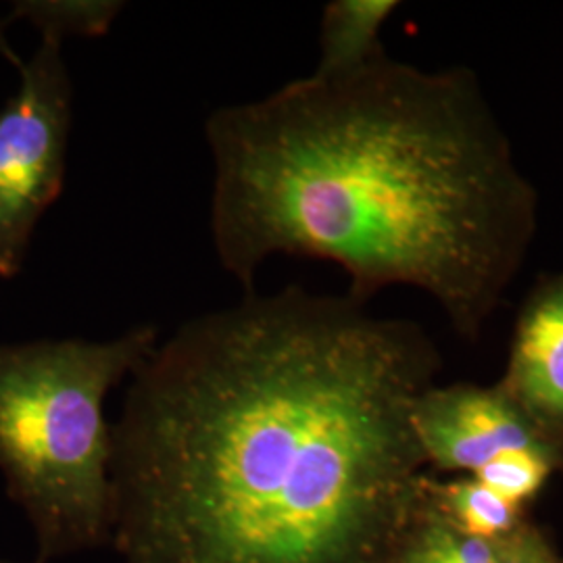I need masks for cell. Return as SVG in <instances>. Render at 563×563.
<instances>
[{
	"label": "cell",
	"instance_id": "cell-1",
	"mask_svg": "<svg viewBox=\"0 0 563 563\" xmlns=\"http://www.w3.org/2000/svg\"><path fill=\"white\" fill-rule=\"evenodd\" d=\"M430 344L288 286L184 323L113 428L120 563H393L426 462Z\"/></svg>",
	"mask_w": 563,
	"mask_h": 563
},
{
	"label": "cell",
	"instance_id": "cell-2",
	"mask_svg": "<svg viewBox=\"0 0 563 563\" xmlns=\"http://www.w3.org/2000/svg\"><path fill=\"white\" fill-rule=\"evenodd\" d=\"M211 234L253 292L272 255L341 265L362 301L405 284L476 330L516 278L537 197L476 78L386 57L207 121Z\"/></svg>",
	"mask_w": 563,
	"mask_h": 563
},
{
	"label": "cell",
	"instance_id": "cell-3",
	"mask_svg": "<svg viewBox=\"0 0 563 563\" xmlns=\"http://www.w3.org/2000/svg\"><path fill=\"white\" fill-rule=\"evenodd\" d=\"M157 344L155 325L113 341L0 344V472L34 528L41 562L111 539L104 399Z\"/></svg>",
	"mask_w": 563,
	"mask_h": 563
},
{
	"label": "cell",
	"instance_id": "cell-4",
	"mask_svg": "<svg viewBox=\"0 0 563 563\" xmlns=\"http://www.w3.org/2000/svg\"><path fill=\"white\" fill-rule=\"evenodd\" d=\"M60 44L42 36L23 60L0 27V55L20 71L15 97L0 109V278L20 272L36 225L63 188L71 80Z\"/></svg>",
	"mask_w": 563,
	"mask_h": 563
},
{
	"label": "cell",
	"instance_id": "cell-5",
	"mask_svg": "<svg viewBox=\"0 0 563 563\" xmlns=\"http://www.w3.org/2000/svg\"><path fill=\"white\" fill-rule=\"evenodd\" d=\"M426 460L446 470L478 472L509 453H544L514 402L478 388L426 390L413 411Z\"/></svg>",
	"mask_w": 563,
	"mask_h": 563
},
{
	"label": "cell",
	"instance_id": "cell-6",
	"mask_svg": "<svg viewBox=\"0 0 563 563\" xmlns=\"http://www.w3.org/2000/svg\"><path fill=\"white\" fill-rule=\"evenodd\" d=\"M509 380L528 409L563 420V278L551 282L526 307Z\"/></svg>",
	"mask_w": 563,
	"mask_h": 563
},
{
	"label": "cell",
	"instance_id": "cell-7",
	"mask_svg": "<svg viewBox=\"0 0 563 563\" xmlns=\"http://www.w3.org/2000/svg\"><path fill=\"white\" fill-rule=\"evenodd\" d=\"M395 0H334L323 9L322 57L316 76H341L384 53L380 30L397 11Z\"/></svg>",
	"mask_w": 563,
	"mask_h": 563
},
{
	"label": "cell",
	"instance_id": "cell-8",
	"mask_svg": "<svg viewBox=\"0 0 563 563\" xmlns=\"http://www.w3.org/2000/svg\"><path fill=\"white\" fill-rule=\"evenodd\" d=\"M121 9L123 2L115 0H30L15 4L13 20H27L42 36L63 42L67 36L107 34Z\"/></svg>",
	"mask_w": 563,
	"mask_h": 563
},
{
	"label": "cell",
	"instance_id": "cell-9",
	"mask_svg": "<svg viewBox=\"0 0 563 563\" xmlns=\"http://www.w3.org/2000/svg\"><path fill=\"white\" fill-rule=\"evenodd\" d=\"M397 563H499V544L428 523L413 537H402Z\"/></svg>",
	"mask_w": 563,
	"mask_h": 563
},
{
	"label": "cell",
	"instance_id": "cell-10",
	"mask_svg": "<svg viewBox=\"0 0 563 563\" xmlns=\"http://www.w3.org/2000/svg\"><path fill=\"white\" fill-rule=\"evenodd\" d=\"M446 499L463 534L486 541L507 532L518 514V505L507 501L476 478L451 484Z\"/></svg>",
	"mask_w": 563,
	"mask_h": 563
},
{
	"label": "cell",
	"instance_id": "cell-11",
	"mask_svg": "<svg viewBox=\"0 0 563 563\" xmlns=\"http://www.w3.org/2000/svg\"><path fill=\"white\" fill-rule=\"evenodd\" d=\"M476 481L511 504L532 497L549 476L547 453H509L483 465Z\"/></svg>",
	"mask_w": 563,
	"mask_h": 563
},
{
	"label": "cell",
	"instance_id": "cell-12",
	"mask_svg": "<svg viewBox=\"0 0 563 563\" xmlns=\"http://www.w3.org/2000/svg\"><path fill=\"white\" fill-rule=\"evenodd\" d=\"M499 563H547L543 551L530 537L520 534L499 544Z\"/></svg>",
	"mask_w": 563,
	"mask_h": 563
},
{
	"label": "cell",
	"instance_id": "cell-13",
	"mask_svg": "<svg viewBox=\"0 0 563 563\" xmlns=\"http://www.w3.org/2000/svg\"><path fill=\"white\" fill-rule=\"evenodd\" d=\"M0 563H9V562H0Z\"/></svg>",
	"mask_w": 563,
	"mask_h": 563
}]
</instances>
